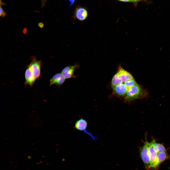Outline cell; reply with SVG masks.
Listing matches in <instances>:
<instances>
[{
	"mask_svg": "<svg viewBox=\"0 0 170 170\" xmlns=\"http://www.w3.org/2000/svg\"><path fill=\"white\" fill-rule=\"evenodd\" d=\"M145 141L144 142V145L139 148L140 153L142 159L146 169L150 168V159L149 153V143L147 140L145 136Z\"/></svg>",
	"mask_w": 170,
	"mask_h": 170,
	"instance_id": "2",
	"label": "cell"
},
{
	"mask_svg": "<svg viewBox=\"0 0 170 170\" xmlns=\"http://www.w3.org/2000/svg\"><path fill=\"white\" fill-rule=\"evenodd\" d=\"M79 66L77 64L67 66L63 69L61 73L65 79L75 78L76 77L74 74V72L76 70L79 68Z\"/></svg>",
	"mask_w": 170,
	"mask_h": 170,
	"instance_id": "5",
	"label": "cell"
},
{
	"mask_svg": "<svg viewBox=\"0 0 170 170\" xmlns=\"http://www.w3.org/2000/svg\"><path fill=\"white\" fill-rule=\"evenodd\" d=\"M116 73L123 83L134 79L132 75L123 68L121 66H119Z\"/></svg>",
	"mask_w": 170,
	"mask_h": 170,
	"instance_id": "7",
	"label": "cell"
},
{
	"mask_svg": "<svg viewBox=\"0 0 170 170\" xmlns=\"http://www.w3.org/2000/svg\"><path fill=\"white\" fill-rule=\"evenodd\" d=\"M153 147L154 149L157 153L161 151L166 152L164 146L162 144L156 143L155 140L153 143Z\"/></svg>",
	"mask_w": 170,
	"mask_h": 170,
	"instance_id": "14",
	"label": "cell"
},
{
	"mask_svg": "<svg viewBox=\"0 0 170 170\" xmlns=\"http://www.w3.org/2000/svg\"><path fill=\"white\" fill-rule=\"evenodd\" d=\"M42 64L41 61L37 60L35 58H34L30 63L28 65L36 80L40 79L41 77V72Z\"/></svg>",
	"mask_w": 170,
	"mask_h": 170,
	"instance_id": "3",
	"label": "cell"
},
{
	"mask_svg": "<svg viewBox=\"0 0 170 170\" xmlns=\"http://www.w3.org/2000/svg\"><path fill=\"white\" fill-rule=\"evenodd\" d=\"M87 125V121L84 119H81L77 121L75 127L76 128L80 131L85 130Z\"/></svg>",
	"mask_w": 170,
	"mask_h": 170,
	"instance_id": "12",
	"label": "cell"
},
{
	"mask_svg": "<svg viewBox=\"0 0 170 170\" xmlns=\"http://www.w3.org/2000/svg\"><path fill=\"white\" fill-rule=\"evenodd\" d=\"M0 17H4L6 16V13L1 7V6L0 7Z\"/></svg>",
	"mask_w": 170,
	"mask_h": 170,
	"instance_id": "17",
	"label": "cell"
},
{
	"mask_svg": "<svg viewBox=\"0 0 170 170\" xmlns=\"http://www.w3.org/2000/svg\"><path fill=\"white\" fill-rule=\"evenodd\" d=\"M170 157L167 152L161 151L157 153V162L155 169H156L164 161L170 159Z\"/></svg>",
	"mask_w": 170,
	"mask_h": 170,
	"instance_id": "11",
	"label": "cell"
},
{
	"mask_svg": "<svg viewBox=\"0 0 170 170\" xmlns=\"http://www.w3.org/2000/svg\"><path fill=\"white\" fill-rule=\"evenodd\" d=\"M42 0V1H43V2H44L45 1V0Z\"/></svg>",
	"mask_w": 170,
	"mask_h": 170,
	"instance_id": "22",
	"label": "cell"
},
{
	"mask_svg": "<svg viewBox=\"0 0 170 170\" xmlns=\"http://www.w3.org/2000/svg\"><path fill=\"white\" fill-rule=\"evenodd\" d=\"M88 12L86 9L81 6L76 7L74 11V19L82 21L85 20L87 17Z\"/></svg>",
	"mask_w": 170,
	"mask_h": 170,
	"instance_id": "4",
	"label": "cell"
},
{
	"mask_svg": "<svg viewBox=\"0 0 170 170\" xmlns=\"http://www.w3.org/2000/svg\"><path fill=\"white\" fill-rule=\"evenodd\" d=\"M155 140L154 139L153 140L149 143V153L150 159V168L155 169L157 162V153L153 147V143Z\"/></svg>",
	"mask_w": 170,
	"mask_h": 170,
	"instance_id": "6",
	"label": "cell"
},
{
	"mask_svg": "<svg viewBox=\"0 0 170 170\" xmlns=\"http://www.w3.org/2000/svg\"><path fill=\"white\" fill-rule=\"evenodd\" d=\"M70 2V6L71 7L72 6L73 4H74V2H75L76 0H68Z\"/></svg>",
	"mask_w": 170,
	"mask_h": 170,
	"instance_id": "20",
	"label": "cell"
},
{
	"mask_svg": "<svg viewBox=\"0 0 170 170\" xmlns=\"http://www.w3.org/2000/svg\"><path fill=\"white\" fill-rule=\"evenodd\" d=\"M113 93L117 96L120 97H125L128 89L123 83L116 85L113 88Z\"/></svg>",
	"mask_w": 170,
	"mask_h": 170,
	"instance_id": "9",
	"label": "cell"
},
{
	"mask_svg": "<svg viewBox=\"0 0 170 170\" xmlns=\"http://www.w3.org/2000/svg\"><path fill=\"white\" fill-rule=\"evenodd\" d=\"M123 83L128 89L137 84L134 79Z\"/></svg>",
	"mask_w": 170,
	"mask_h": 170,
	"instance_id": "15",
	"label": "cell"
},
{
	"mask_svg": "<svg viewBox=\"0 0 170 170\" xmlns=\"http://www.w3.org/2000/svg\"><path fill=\"white\" fill-rule=\"evenodd\" d=\"M38 26L41 28H43L44 27V24L42 22H40L38 24Z\"/></svg>",
	"mask_w": 170,
	"mask_h": 170,
	"instance_id": "19",
	"label": "cell"
},
{
	"mask_svg": "<svg viewBox=\"0 0 170 170\" xmlns=\"http://www.w3.org/2000/svg\"><path fill=\"white\" fill-rule=\"evenodd\" d=\"M121 1L126 2H132L134 3L136 5L135 2L134 0H117Z\"/></svg>",
	"mask_w": 170,
	"mask_h": 170,
	"instance_id": "18",
	"label": "cell"
},
{
	"mask_svg": "<svg viewBox=\"0 0 170 170\" xmlns=\"http://www.w3.org/2000/svg\"><path fill=\"white\" fill-rule=\"evenodd\" d=\"M27 32V29L26 28H25L23 30V33L24 34H26Z\"/></svg>",
	"mask_w": 170,
	"mask_h": 170,
	"instance_id": "21",
	"label": "cell"
},
{
	"mask_svg": "<svg viewBox=\"0 0 170 170\" xmlns=\"http://www.w3.org/2000/svg\"><path fill=\"white\" fill-rule=\"evenodd\" d=\"M122 83L118 74L116 73L113 76L111 81V85L112 88Z\"/></svg>",
	"mask_w": 170,
	"mask_h": 170,
	"instance_id": "13",
	"label": "cell"
},
{
	"mask_svg": "<svg viewBox=\"0 0 170 170\" xmlns=\"http://www.w3.org/2000/svg\"><path fill=\"white\" fill-rule=\"evenodd\" d=\"M65 79L61 73H57L51 79L50 85H55L60 86L64 82Z\"/></svg>",
	"mask_w": 170,
	"mask_h": 170,
	"instance_id": "10",
	"label": "cell"
},
{
	"mask_svg": "<svg viewBox=\"0 0 170 170\" xmlns=\"http://www.w3.org/2000/svg\"><path fill=\"white\" fill-rule=\"evenodd\" d=\"M149 95L147 89L137 84L128 89L125 97V101L129 102L135 99L147 98Z\"/></svg>",
	"mask_w": 170,
	"mask_h": 170,
	"instance_id": "1",
	"label": "cell"
},
{
	"mask_svg": "<svg viewBox=\"0 0 170 170\" xmlns=\"http://www.w3.org/2000/svg\"><path fill=\"white\" fill-rule=\"evenodd\" d=\"M134 0L135 2L136 5L137 4L138 2L140 1H144L147 4H151L152 2V0Z\"/></svg>",
	"mask_w": 170,
	"mask_h": 170,
	"instance_id": "16",
	"label": "cell"
},
{
	"mask_svg": "<svg viewBox=\"0 0 170 170\" xmlns=\"http://www.w3.org/2000/svg\"><path fill=\"white\" fill-rule=\"evenodd\" d=\"M25 85H29L31 87L36 80L34 76L32 71L29 66H27V68L25 73Z\"/></svg>",
	"mask_w": 170,
	"mask_h": 170,
	"instance_id": "8",
	"label": "cell"
}]
</instances>
